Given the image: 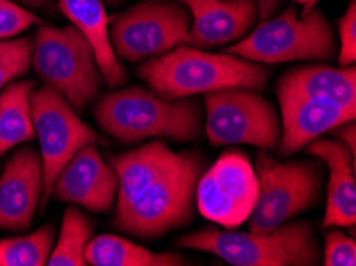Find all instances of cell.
Listing matches in <instances>:
<instances>
[{"label": "cell", "mask_w": 356, "mask_h": 266, "mask_svg": "<svg viewBox=\"0 0 356 266\" xmlns=\"http://www.w3.org/2000/svg\"><path fill=\"white\" fill-rule=\"evenodd\" d=\"M118 181L114 228L159 240L193 219V199L204 158L195 151H172L154 140L109 156Z\"/></svg>", "instance_id": "6da1fadb"}, {"label": "cell", "mask_w": 356, "mask_h": 266, "mask_svg": "<svg viewBox=\"0 0 356 266\" xmlns=\"http://www.w3.org/2000/svg\"><path fill=\"white\" fill-rule=\"evenodd\" d=\"M139 77L155 94L168 101L229 88L262 90L270 69L235 54H211L179 45L161 56L147 59Z\"/></svg>", "instance_id": "7a4b0ae2"}, {"label": "cell", "mask_w": 356, "mask_h": 266, "mask_svg": "<svg viewBox=\"0 0 356 266\" xmlns=\"http://www.w3.org/2000/svg\"><path fill=\"white\" fill-rule=\"evenodd\" d=\"M95 118L102 131L125 145L150 138L188 142L202 134L197 101H168L139 86L106 94L95 107Z\"/></svg>", "instance_id": "3957f363"}, {"label": "cell", "mask_w": 356, "mask_h": 266, "mask_svg": "<svg viewBox=\"0 0 356 266\" xmlns=\"http://www.w3.org/2000/svg\"><path fill=\"white\" fill-rule=\"evenodd\" d=\"M177 247L213 253L234 266H314L321 260L309 222H293L270 233H232L216 228L177 240Z\"/></svg>", "instance_id": "277c9868"}, {"label": "cell", "mask_w": 356, "mask_h": 266, "mask_svg": "<svg viewBox=\"0 0 356 266\" xmlns=\"http://www.w3.org/2000/svg\"><path fill=\"white\" fill-rule=\"evenodd\" d=\"M225 53L259 64L326 61L336 54V39L321 10L299 16L298 10L289 7L277 18L264 19Z\"/></svg>", "instance_id": "5b68a950"}, {"label": "cell", "mask_w": 356, "mask_h": 266, "mask_svg": "<svg viewBox=\"0 0 356 266\" xmlns=\"http://www.w3.org/2000/svg\"><path fill=\"white\" fill-rule=\"evenodd\" d=\"M32 64L39 77L55 88L74 110L83 112L99 96L101 70L93 47L74 26H42L35 32Z\"/></svg>", "instance_id": "8992f818"}, {"label": "cell", "mask_w": 356, "mask_h": 266, "mask_svg": "<svg viewBox=\"0 0 356 266\" xmlns=\"http://www.w3.org/2000/svg\"><path fill=\"white\" fill-rule=\"evenodd\" d=\"M256 177L257 199L248 219L250 231L270 233L316 203L325 169L318 161H277L264 150L257 155Z\"/></svg>", "instance_id": "52a82bcc"}, {"label": "cell", "mask_w": 356, "mask_h": 266, "mask_svg": "<svg viewBox=\"0 0 356 266\" xmlns=\"http://www.w3.org/2000/svg\"><path fill=\"white\" fill-rule=\"evenodd\" d=\"M31 110L43 163L40 198L43 209L51 198L58 174L80 149L90 144L109 145L111 142L80 120L71 104L48 85L32 91Z\"/></svg>", "instance_id": "ba28073f"}, {"label": "cell", "mask_w": 356, "mask_h": 266, "mask_svg": "<svg viewBox=\"0 0 356 266\" xmlns=\"http://www.w3.org/2000/svg\"><path fill=\"white\" fill-rule=\"evenodd\" d=\"M207 135L214 147L248 144L272 151L282 138L278 113L266 97L250 88L204 93Z\"/></svg>", "instance_id": "9c48e42d"}, {"label": "cell", "mask_w": 356, "mask_h": 266, "mask_svg": "<svg viewBox=\"0 0 356 266\" xmlns=\"http://www.w3.org/2000/svg\"><path fill=\"white\" fill-rule=\"evenodd\" d=\"M191 24L182 3L149 0L112 19L109 37L117 58L141 61L187 45Z\"/></svg>", "instance_id": "30bf717a"}, {"label": "cell", "mask_w": 356, "mask_h": 266, "mask_svg": "<svg viewBox=\"0 0 356 266\" xmlns=\"http://www.w3.org/2000/svg\"><path fill=\"white\" fill-rule=\"evenodd\" d=\"M256 199V171L243 151H225L198 178L195 201L200 214L227 230L250 219Z\"/></svg>", "instance_id": "8fae6325"}, {"label": "cell", "mask_w": 356, "mask_h": 266, "mask_svg": "<svg viewBox=\"0 0 356 266\" xmlns=\"http://www.w3.org/2000/svg\"><path fill=\"white\" fill-rule=\"evenodd\" d=\"M117 188L114 167L102 160L96 144H90L80 149L58 174L51 194L91 213L107 214L114 208Z\"/></svg>", "instance_id": "7c38bea8"}, {"label": "cell", "mask_w": 356, "mask_h": 266, "mask_svg": "<svg viewBox=\"0 0 356 266\" xmlns=\"http://www.w3.org/2000/svg\"><path fill=\"white\" fill-rule=\"evenodd\" d=\"M42 192V156L34 147H23L15 151L0 176V230H29Z\"/></svg>", "instance_id": "4fadbf2b"}, {"label": "cell", "mask_w": 356, "mask_h": 266, "mask_svg": "<svg viewBox=\"0 0 356 266\" xmlns=\"http://www.w3.org/2000/svg\"><path fill=\"white\" fill-rule=\"evenodd\" d=\"M191 12L187 45L213 48L241 40L259 19L256 0H175Z\"/></svg>", "instance_id": "5bb4252c"}, {"label": "cell", "mask_w": 356, "mask_h": 266, "mask_svg": "<svg viewBox=\"0 0 356 266\" xmlns=\"http://www.w3.org/2000/svg\"><path fill=\"white\" fill-rule=\"evenodd\" d=\"M277 94L283 115V139L280 144L282 156L298 153L321 134L355 120L356 112L345 110L342 107L307 99L299 94L280 91Z\"/></svg>", "instance_id": "9a60e30c"}, {"label": "cell", "mask_w": 356, "mask_h": 266, "mask_svg": "<svg viewBox=\"0 0 356 266\" xmlns=\"http://www.w3.org/2000/svg\"><path fill=\"white\" fill-rule=\"evenodd\" d=\"M307 153L321 160L329 169L327 203L323 226H348L356 224L355 156L339 139H315Z\"/></svg>", "instance_id": "2e32d148"}, {"label": "cell", "mask_w": 356, "mask_h": 266, "mask_svg": "<svg viewBox=\"0 0 356 266\" xmlns=\"http://www.w3.org/2000/svg\"><path fill=\"white\" fill-rule=\"evenodd\" d=\"M277 91L304 96L326 104L356 112V70L348 67L304 66L286 72L278 81Z\"/></svg>", "instance_id": "e0dca14e"}, {"label": "cell", "mask_w": 356, "mask_h": 266, "mask_svg": "<svg viewBox=\"0 0 356 266\" xmlns=\"http://www.w3.org/2000/svg\"><path fill=\"white\" fill-rule=\"evenodd\" d=\"M58 8L72 21L74 27L82 32L93 47L96 63L102 78L109 86L123 85L127 80L125 69L114 53L109 37V16L102 0H56Z\"/></svg>", "instance_id": "ac0fdd59"}, {"label": "cell", "mask_w": 356, "mask_h": 266, "mask_svg": "<svg viewBox=\"0 0 356 266\" xmlns=\"http://www.w3.org/2000/svg\"><path fill=\"white\" fill-rule=\"evenodd\" d=\"M83 258L91 266H179L188 265L179 253H155L115 235H101L86 244Z\"/></svg>", "instance_id": "d6986e66"}, {"label": "cell", "mask_w": 356, "mask_h": 266, "mask_svg": "<svg viewBox=\"0 0 356 266\" xmlns=\"http://www.w3.org/2000/svg\"><path fill=\"white\" fill-rule=\"evenodd\" d=\"M34 81H12L0 94V158L16 145L35 139L31 94Z\"/></svg>", "instance_id": "ffe728a7"}, {"label": "cell", "mask_w": 356, "mask_h": 266, "mask_svg": "<svg viewBox=\"0 0 356 266\" xmlns=\"http://www.w3.org/2000/svg\"><path fill=\"white\" fill-rule=\"evenodd\" d=\"M95 231V225L79 208L66 209L63 215V225L59 231L56 246L53 247L48 263L50 266H83V252L91 235Z\"/></svg>", "instance_id": "44dd1931"}, {"label": "cell", "mask_w": 356, "mask_h": 266, "mask_svg": "<svg viewBox=\"0 0 356 266\" xmlns=\"http://www.w3.org/2000/svg\"><path fill=\"white\" fill-rule=\"evenodd\" d=\"M56 228L53 224L31 233L28 236L0 241V266H43L48 263Z\"/></svg>", "instance_id": "7402d4cb"}, {"label": "cell", "mask_w": 356, "mask_h": 266, "mask_svg": "<svg viewBox=\"0 0 356 266\" xmlns=\"http://www.w3.org/2000/svg\"><path fill=\"white\" fill-rule=\"evenodd\" d=\"M32 50L34 40L29 37L0 40V91L28 72L32 63Z\"/></svg>", "instance_id": "603a6c76"}, {"label": "cell", "mask_w": 356, "mask_h": 266, "mask_svg": "<svg viewBox=\"0 0 356 266\" xmlns=\"http://www.w3.org/2000/svg\"><path fill=\"white\" fill-rule=\"evenodd\" d=\"M34 24H43V21L31 10L13 0H0V40L12 39Z\"/></svg>", "instance_id": "cb8c5ba5"}, {"label": "cell", "mask_w": 356, "mask_h": 266, "mask_svg": "<svg viewBox=\"0 0 356 266\" xmlns=\"http://www.w3.org/2000/svg\"><path fill=\"white\" fill-rule=\"evenodd\" d=\"M323 265L326 266H355L356 265V244L353 238L343 235L342 231L331 230L325 240V257Z\"/></svg>", "instance_id": "d4e9b609"}, {"label": "cell", "mask_w": 356, "mask_h": 266, "mask_svg": "<svg viewBox=\"0 0 356 266\" xmlns=\"http://www.w3.org/2000/svg\"><path fill=\"white\" fill-rule=\"evenodd\" d=\"M339 66L348 67L356 61V0H350L347 12L339 19Z\"/></svg>", "instance_id": "484cf974"}, {"label": "cell", "mask_w": 356, "mask_h": 266, "mask_svg": "<svg viewBox=\"0 0 356 266\" xmlns=\"http://www.w3.org/2000/svg\"><path fill=\"white\" fill-rule=\"evenodd\" d=\"M332 134H336V138L341 140L342 144L347 145V149L352 151V155L356 158V150H355V147H356V128H355L353 120L343 123L337 128H334Z\"/></svg>", "instance_id": "4316f807"}, {"label": "cell", "mask_w": 356, "mask_h": 266, "mask_svg": "<svg viewBox=\"0 0 356 266\" xmlns=\"http://www.w3.org/2000/svg\"><path fill=\"white\" fill-rule=\"evenodd\" d=\"M23 7H28V10H39V12L53 13L55 12V5L58 7L56 0H16Z\"/></svg>", "instance_id": "83f0119b"}, {"label": "cell", "mask_w": 356, "mask_h": 266, "mask_svg": "<svg viewBox=\"0 0 356 266\" xmlns=\"http://www.w3.org/2000/svg\"><path fill=\"white\" fill-rule=\"evenodd\" d=\"M256 3H257L259 19L264 21V19L270 18V16L277 12L280 0H256Z\"/></svg>", "instance_id": "f1b7e54d"}, {"label": "cell", "mask_w": 356, "mask_h": 266, "mask_svg": "<svg viewBox=\"0 0 356 266\" xmlns=\"http://www.w3.org/2000/svg\"><path fill=\"white\" fill-rule=\"evenodd\" d=\"M294 2L304 5V10H302V16H305L307 13H310L312 10L316 7V3L320 2V0H294Z\"/></svg>", "instance_id": "f546056e"}, {"label": "cell", "mask_w": 356, "mask_h": 266, "mask_svg": "<svg viewBox=\"0 0 356 266\" xmlns=\"http://www.w3.org/2000/svg\"><path fill=\"white\" fill-rule=\"evenodd\" d=\"M107 3H111V5H118V3H122L123 0H106Z\"/></svg>", "instance_id": "4dcf8cb0"}]
</instances>
